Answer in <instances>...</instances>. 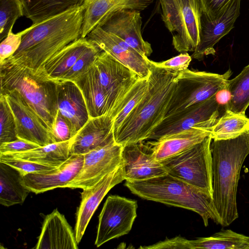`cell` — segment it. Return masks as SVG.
<instances>
[{"label": "cell", "mask_w": 249, "mask_h": 249, "mask_svg": "<svg viewBox=\"0 0 249 249\" xmlns=\"http://www.w3.org/2000/svg\"><path fill=\"white\" fill-rule=\"evenodd\" d=\"M84 9L78 5L23 30L20 46L9 57L36 70L70 43L81 37Z\"/></svg>", "instance_id": "obj_1"}, {"label": "cell", "mask_w": 249, "mask_h": 249, "mask_svg": "<svg viewBox=\"0 0 249 249\" xmlns=\"http://www.w3.org/2000/svg\"><path fill=\"white\" fill-rule=\"evenodd\" d=\"M151 73L144 96L113 133L115 142L124 146L147 140L165 117L179 72L158 67L150 60Z\"/></svg>", "instance_id": "obj_2"}, {"label": "cell", "mask_w": 249, "mask_h": 249, "mask_svg": "<svg viewBox=\"0 0 249 249\" xmlns=\"http://www.w3.org/2000/svg\"><path fill=\"white\" fill-rule=\"evenodd\" d=\"M213 202L218 224L230 225L238 217L236 195L241 169L249 154V131L211 143Z\"/></svg>", "instance_id": "obj_3"}, {"label": "cell", "mask_w": 249, "mask_h": 249, "mask_svg": "<svg viewBox=\"0 0 249 249\" xmlns=\"http://www.w3.org/2000/svg\"><path fill=\"white\" fill-rule=\"evenodd\" d=\"M0 92L18 91L52 131L58 113L59 81L48 75L44 67L35 70L9 57L0 63Z\"/></svg>", "instance_id": "obj_4"}, {"label": "cell", "mask_w": 249, "mask_h": 249, "mask_svg": "<svg viewBox=\"0 0 249 249\" xmlns=\"http://www.w3.org/2000/svg\"><path fill=\"white\" fill-rule=\"evenodd\" d=\"M124 185L132 194L144 199L196 213L206 227L209 219L218 224L212 196L168 174L142 180H125Z\"/></svg>", "instance_id": "obj_5"}, {"label": "cell", "mask_w": 249, "mask_h": 249, "mask_svg": "<svg viewBox=\"0 0 249 249\" xmlns=\"http://www.w3.org/2000/svg\"><path fill=\"white\" fill-rule=\"evenodd\" d=\"M211 135L172 157L160 160L167 174L195 186L213 197Z\"/></svg>", "instance_id": "obj_6"}, {"label": "cell", "mask_w": 249, "mask_h": 249, "mask_svg": "<svg viewBox=\"0 0 249 249\" xmlns=\"http://www.w3.org/2000/svg\"><path fill=\"white\" fill-rule=\"evenodd\" d=\"M161 17L172 35L174 48L194 52L199 41L202 10L199 0H159Z\"/></svg>", "instance_id": "obj_7"}, {"label": "cell", "mask_w": 249, "mask_h": 249, "mask_svg": "<svg viewBox=\"0 0 249 249\" xmlns=\"http://www.w3.org/2000/svg\"><path fill=\"white\" fill-rule=\"evenodd\" d=\"M231 74V69L223 74L194 71L188 69L179 71L176 77V88L165 117L211 98L226 86Z\"/></svg>", "instance_id": "obj_8"}, {"label": "cell", "mask_w": 249, "mask_h": 249, "mask_svg": "<svg viewBox=\"0 0 249 249\" xmlns=\"http://www.w3.org/2000/svg\"><path fill=\"white\" fill-rule=\"evenodd\" d=\"M92 69L109 96L111 106L110 116L114 120L119 105L140 77L104 51L96 57Z\"/></svg>", "instance_id": "obj_9"}, {"label": "cell", "mask_w": 249, "mask_h": 249, "mask_svg": "<svg viewBox=\"0 0 249 249\" xmlns=\"http://www.w3.org/2000/svg\"><path fill=\"white\" fill-rule=\"evenodd\" d=\"M137 207L136 200L118 195L108 196L99 215L96 247L127 234L137 216Z\"/></svg>", "instance_id": "obj_10"}, {"label": "cell", "mask_w": 249, "mask_h": 249, "mask_svg": "<svg viewBox=\"0 0 249 249\" xmlns=\"http://www.w3.org/2000/svg\"><path fill=\"white\" fill-rule=\"evenodd\" d=\"M4 95L13 113L17 136L39 146L54 143L51 131L16 89L0 92Z\"/></svg>", "instance_id": "obj_11"}, {"label": "cell", "mask_w": 249, "mask_h": 249, "mask_svg": "<svg viewBox=\"0 0 249 249\" xmlns=\"http://www.w3.org/2000/svg\"><path fill=\"white\" fill-rule=\"evenodd\" d=\"M122 149L114 141L84 155L82 169L66 188L84 190L93 186L121 165Z\"/></svg>", "instance_id": "obj_12"}, {"label": "cell", "mask_w": 249, "mask_h": 249, "mask_svg": "<svg viewBox=\"0 0 249 249\" xmlns=\"http://www.w3.org/2000/svg\"><path fill=\"white\" fill-rule=\"evenodd\" d=\"M225 112L219 107L214 95L203 103L165 117L147 140L157 141L188 130L212 118H220Z\"/></svg>", "instance_id": "obj_13"}, {"label": "cell", "mask_w": 249, "mask_h": 249, "mask_svg": "<svg viewBox=\"0 0 249 249\" xmlns=\"http://www.w3.org/2000/svg\"><path fill=\"white\" fill-rule=\"evenodd\" d=\"M141 78L148 79L151 73L150 60L141 54L123 40L96 27L86 37Z\"/></svg>", "instance_id": "obj_14"}, {"label": "cell", "mask_w": 249, "mask_h": 249, "mask_svg": "<svg viewBox=\"0 0 249 249\" xmlns=\"http://www.w3.org/2000/svg\"><path fill=\"white\" fill-rule=\"evenodd\" d=\"M241 0H231L216 19L212 20L202 12L199 43L192 58L202 60L205 56L214 55V46L233 28L240 14Z\"/></svg>", "instance_id": "obj_15"}, {"label": "cell", "mask_w": 249, "mask_h": 249, "mask_svg": "<svg viewBox=\"0 0 249 249\" xmlns=\"http://www.w3.org/2000/svg\"><path fill=\"white\" fill-rule=\"evenodd\" d=\"M142 18L137 10L123 9L109 15L97 26L120 38L143 56H150L151 44L144 40L142 34Z\"/></svg>", "instance_id": "obj_16"}, {"label": "cell", "mask_w": 249, "mask_h": 249, "mask_svg": "<svg viewBox=\"0 0 249 249\" xmlns=\"http://www.w3.org/2000/svg\"><path fill=\"white\" fill-rule=\"evenodd\" d=\"M124 180L121 164L93 186L83 190L80 203L76 213L74 228L78 243L81 241L92 216L104 197L111 189Z\"/></svg>", "instance_id": "obj_17"}, {"label": "cell", "mask_w": 249, "mask_h": 249, "mask_svg": "<svg viewBox=\"0 0 249 249\" xmlns=\"http://www.w3.org/2000/svg\"><path fill=\"white\" fill-rule=\"evenodd\" d=\"M122 165L125 180H142L167 174L148 145L142 142L123 146Z\"/></svg>", "instance_id": "obj_18"}, {"label": "cell", "mask_w": 249, "mask_h": 249, "mask_svg": "<svg viewBox=\"0 0 249 249\" xmlns=\"http://www.w3.org/2000/svg\"><path fill=\"white\" fill-rule=\"evenodd\" d=\"M219 118H212L188 130L146 144L155 159L158 161L161 160L190 148L211 135L213 127Z\"/></svg>", "instance_id": "obj_19"}, {"label": "cell", "mask_w": 249, "mask_h": 249, "mask_svg": "<svg viewBox=\"0 0 249 249\" xmlns=\"http://www.w3.org/2000/svg\"><path fill=\"white\" fill-rule=\"evenodd\" d=\"M84 155H71L59 166L40 173L22 176L24 185L36 194L57 188H66L82 168Z\"/></svg>", "instance_id": "obj_20"}, {"label": "cell", "mask_w": 249, "mask_h": 249, "mask_svg": "<svg viewBox=\"0 0 249 249\" xmlns=\"http://www.w3.org/2000/svg\"><path fill=\"white\" fill-rule=\"evenodd\" d=\"M113 119L108 114L89 117L71 140L70 154L84 155L115 141Z\"/></svg>", "instance_id": "obj_21"}, {"label": "cell", "mask_w": 249, "mask_h": 249, "mask_svg": "<svg viewBox=\"0 0 249 249\" xmlns=\"http://www.w3.org/2000/svg\"><path fill=\"white\" fill-rule=\"evenodd\" d=\"M154 0H81L84 9L81 37L87 36L111 14L120 10L146 9Z\"/></svg>", "instance_id": "obj_22"}, {"label": "cell", "mask_w": 249, "mask_h": 249, "mask_svg": "<svg viewBox=\"0 0 249 249\" xmlns=\"http://www.w3.org/2000/svg\"><path fill=\"white\" fill-rule=\"evenodd\" d=\"M58 110L70 123L74 136L89 118L83 93L71 81H59L57 87Z\"/></svg>", "instance_id": "obj_23"}, {"label": "cell", "mask_w": 249, "mask_h": 249, "mask_svg": "<svg viewBox=\"0 0 249 249\" xmlns=\"http://www.w3.org/2000/svg\"><path fill=\"white\" fill-rule=\"evenodd\" d=\"M74 231L65 216L57 209L43 221L36 249H77Z\"/></svg>", "instance_id": "obj_24"}, {"label": "cell", "mask_w": 249, "mask_h": 249, "mask_svg": "<svg viewBox=\"0 0 249 249\" xmlns=\"http://www.w3.org/2000/svg\"><path fill=\"white\" fill-rule=\"evenodd\" d=\"M164 246L172 249H249V236L226 230L195 240L180 236L166 238Z\"/></svg>", "instance_id": "obj_25"}, {"label": "cell", "mask_w": 249, "mask_h": 249, "mask_svg": "<svg viewBox=\"0 0 249 249\" xmlns=\"http://www.w3.org/2000/svg\"><path fill=\"white\" fill-rule=\"evenodd\" d=\"M73 82L83 93L89 117L110 115L111 106L109 96L99 83L92 66Z\"/></svg>", "instance_id": "obj_26"}, {"label": "cell", "mask_w": 249, "mask_h": 249, "mask_svg": "<svg viewBox=\"0 0 249 249\" xmlns=\"http://www.w3.org/2000/svg\"><path fill=\"white\" fill-rule=\"evenodd\" d=\"M70 142H54L24 152L0 154V158L19 159L56 167L70 157Z\"/></svg>", "instance_id": "obj_27"}, {"label": "cell", "mask_w": 249, "mask_h": 249, "mask_svg": "<svg viewBox=\"0 0 249 249\" xmlns=\"http://www.w3.org/2000/svg\"><path fill=\"white\" fill-rule=\"evenodd\" d=\"M91 44L86 37H80L55 54L44 65L50 77L60 81Z\"/></svg>", "instance_id": "obj_28"}, {"label": "cell", "mask_w": 249, "mask_h": 249, "mask_svg": "<svg viewBox=\"0 0 249 249\" xmlns=\"http://www.w3.org/2000/svg\"><path fill=\"white\" fill-rule=\"evenodd\" d=\"M30 192L18 171L0 162V204L6 207L22 204Z\"/></svg>", "instance_id": "obj_29"}, {"label": "cell", "mask_w": 249, "mask_h": 249, "mask_svg": "<svg viewBox=\"0 0 249 249\" xmlns=\"http://www.w3.org/2000/svg\"><path fill=\"white\" fill-rule=\"evenodd\" d=\"M23 15L31 19L32 25L63 13L78 6L81 0H19Z\"/></svg>", "instance_id": "obj_30"}, {"label": "cell", "mask_w": 249, "mask_h": 249, "mask_svg": "<svg viewBox=\"0 0 249 249\" xmlns=\"http://www.w3.org/2000/svg\"><path fill=\"white\" fill-rule=\"evenodd\" d=\"M247 131H249V118L227 110L213 126L211 136L213 140H229Z\"/></svg>", "instance_id": "obj_31"}, {"label": "cell", "mask_w": 249, "mask_h": 249, "mask_svg": "<svg viewBox=\"0 0 249 249\" xmlns=\"http://www.w3.org/2000/svg\"><path fill=\"white\" fill-rule=\"evenodd\" d=\"M227 87L231 95L227 110L245 115L249 106V64L236 77L228 80Z\"/></svg>", "instance_id": "obj_32"}, {"label": "cell", "mask_w": 249, "mask_h": 249, "mask_svg": "<svg viewBox=\"0 0 249 249\" xmlns=\"http://www.w3.org/2000/svg\"><path fill=\"white\" fill-rule=\"evenodd\" d=\"M148 88V79L139 78L118 107L113 120V133L119 128L125 118L141 100Z\"/></svg>", "instance_id": "obj_33"}, {"label": "cell", "mask_w": 249, "mask_h": 249, "mask_svg": "<svg viewBox=\"0 0 249 249\" xmlns=\"http://www.w3.org/2000/svg\"><path fill=\"white\" fill-rule=\"evenodd\" d=\"M24 16L19 0H0V40L2 41L12 30L16 21Z\"/></svg>", "instance_id": "obj_34"}, {"label": "cell", "mask_w": 249, "mask_h": 249, "mask_svg": "<svg viewBox=\"0 0 249 249\" xmlns=\"http://www.w3.org/2000/svg\"><path fill=\"white\" fill-rule=\"evenodd\" d=\"M102 51L99 46L92 43L60 81H74L85 73L92 67L96 57Z\"/></svg>", "instance_id": "obj_35"}, {"label": "cell", "mask_w": 249, "mask_h": 249, "mask_svg": "<svg viewBox=\"0 0 249 249\" xmlns=\"http://www.w3.org/2000/svg\"><path fill=\"white\" fill-rule=\"evenodd\" d=\"M18 139L15 118L4 96L0 95V144Z\"/></svg>", "instance_id": "obj_36"}, {"label": "cell", "mask_w": 249, "mask_h": 249, "mask_svg": "<svg viewBox=\"0 0 249 249\" xmlns=\"http://www.w3.org/2000/svg\"><path fill=\"white\" fill-rule=\"evenodd\" d=\"M0 162L17 169L22 176L30 173L45 172L55 168L49 165L19 159L0 158Z\"/></svg>", "instance_id": "obj_37"}, {"label": "cell", "mask_w": 249, "mask_h": 249, "mask_svg": "<svg viewBox=\"0 0 249 249\" xmlns=\"http://www.w3.org/2000/svg\"><path fill=\"white\" fill-rule=\"evenodd\" d=\"M52 134L54 143L69 141L74 137L70 123L58 110Z\"/></svg>", "instance_id": "obj_38"}, {"label": "cell", "mask_w": 249, "mask_h": 249, "mask_svg": "<svg viewBox=\"0 0 249 249\" xmlns=\"http://www.w3.org/2000/svg\"><path fill=\"white\" fill-rule=\"evenodd\" d=\"M23 35V31L14 34L12 30L1 41L0 45V63L12 56L18 50Z\"/></svg>", "instance_id": "obj_39"}, {"label": "cell", "mask_w": 249, "mask_h": 249, "mask_svg": "<svg viewBox=\"0 0 249 249\" xmlns=\"http://www.w3.org/2000/svg\"><path fill=\"white\" fill-rule=\"evenodd\" d=\"M191 60V56L185 53L162 62H152L157 67L179 72L187 69Z\"/></svg>", "instance_id": "obj_40"}, {"label": "cell", "mask_w": 249, "mask_h": 249, "mask_svg": "<svg viewBox=\"0 0 249 249\" xmlns=\"http://www.w3.org/2000/svg\"><path fill=\"white\" fill-rule=\"evenodd\" d=\"M202 12L212 20L216 19L231 0H199Z\"/></svg>", "instance_id": "obj_41"}, {"label": "cell", "mask_w": 249, "mask_h": 249, "mask_svg": "<svg viewBox=\"0 0 249 249\" xmlns=\"http://www.w3.org/2000/svg\"><path fill=\"white\" fill-rule=\"evenodd\" d=\"M40 147L31 142L18 139L15 141L0 144V154L24 152Z\"/></svg>", "instance_id": "obj_42"}, {"label": "cell", "mask_w": 249, "mask_h": 249, "mask_svg": "<svg viewBox=\"0 0 249 249\" xmlns=\"http://www.w3.org/2000/svg\"><path fill=\"white\" fill-rule=\"evenodd\" d=\"M214 97L219 107L226 111L231 99V92L227 88V85L217 91L214 95Z\"/></svg>", "instance_id": "obj_43"}]
</instances>
